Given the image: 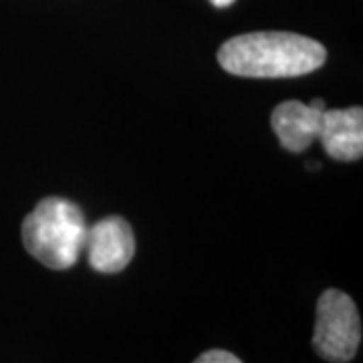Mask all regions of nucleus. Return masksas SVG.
Masks as SVG:
<instances>
[{"mask_svg": "<svg viewBox=\"0 0 363 363\" xmlns=\"http://www.w3.org/2000/svg\"><path fill=\"white\" fill-rule=\"evenodd\" d=\"M327 61L321 43L297 33H247L226 40L218 49V63L238 77H301Z\"/></svg>", "mask_w": 363, "mask_h": 363, "instance_id": "nucleus-1", "label": "nucleus"}, {"mask_svg": "<svg viewBox=\"0 0 363 363\" xmlns=\"http://www.w3.org/2000/svg\"><path fill=\"white\" fill-rule=\"evenodd\" d=\"M87 228L85 216L75 202L49 196L23 222V245L47 269L65 271L81 257Z\"/></svg>", "mask_w": 363, "mask_h": 363, "instance_id": "nucleus-2", "label": "nucleus"}, {"mask_svg": "<svg viewBox=\"0 0 363 363\" xmlns=\"http://www.w3.org/2000/svg\"><path fill=\"white\" fill-rule=\"evenodd\" d=\"M362 343V319L350 295L327 289L317 301L313 347L325 362L347 363Z\"/></svg>", "mask_w": 363, "mask_h": 363, "instance_id": "nucleus-3", "label": "nucleus"}, {"mask_svg": "<svg viewBox=\"0 0 363 363\" xmlns=\"http://www.w3.org/2000/svg\"><path fill=\"white\" fill-rule=\"evenodd\" d=\"M93 271L104 274L121 272L135 255L133 230L121 216H107L87 228L85 248Z\"/></svg>", "mask_w": 363, "mask_h": 363, "instance_id": "nucleus-4", "label": "nucleus"}, {"mask_svg": "<svg viewBox=\"0 0 363 363\" xmlns=\"http://www.w3.org/2000/svg\"><path fill=\"white\" fill-rule=\"evenodd\" d=\"M325 109L327 107L323 99H313L309 105L289 99L274 107L271 116L272 131L286 152L301 154L311 147L313 142L319 138Z\"/></svg>", "mask_w": 363, "mask_h": 363, "instance_id": "nucleus-5", "label": "nucleus"}, {"mask_svg": "<svg viewBox=\"0 0 363 363\" xmlns=\"http://www.w3.org/2000/svg\"><path fill=\"white\" fill-rule=\"evenodd\" d=\"M319 142L327 156L337 162H355L363 156V109H325L319 128Z\"/></svg>", "mask_w": 363, "mask_h": 363, "instance_id": "nucleus-6", "label": "nucleus"}, {"mask_svg": "<svg viewBox=\"0 0 363 363\" xmlns=\"http://www.w3.org/2000/svg\"><path fill=\"white\" fill-rule=\"evenodd\" d=\"M194 363H242L234 353L224 350H210L202 353Z\"/></svg>", "mask_w": 363, "mask_h": 363, "instance_id": "nucleus-7", "label": "nucleus"}, {"mask_svg": "<svg viewBox=\"0 0 363 363\" xmlns=\"http://www.w3.org/2000/svg\"><path fill=\"white\" fill-rule=\"evenodd\" d=\"M216 9H226V6H230L234 0H210Z\"/></svg>", "mask_w": 363, "mask_h": 363, "instance_id": "nucleus-8", "label": "nucleus"}]
</instances>
